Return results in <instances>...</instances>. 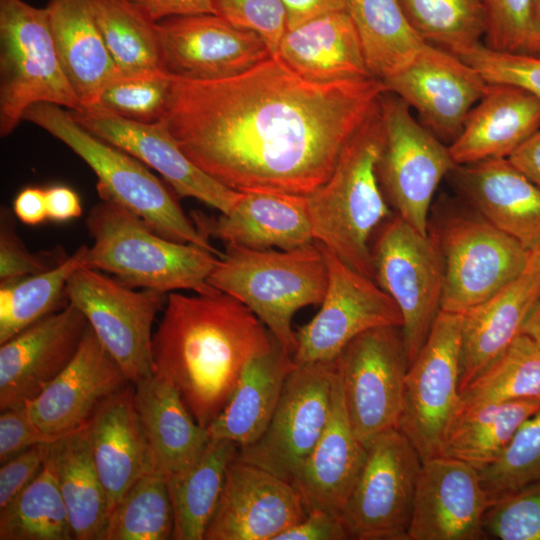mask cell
Segmentation results:
<instances>
[{
	"instance_id": "obj_3",
	"label": "cell",
	"mask_w": 540,
	"mask_h": 540,
	"mask_svg": "<svg viewBox=\"0 0 540 540\" xmlns=\"http://www.w3.org/2000/svg\"><path fill=\"white\" fill-rule=\"evenodd\" d=\"M86 227L93 244L86 248L84 267L109 273L131 288L164 294L216 290L208 278L220 255L162 237L117 204L101 200L90 209Z\"/></svg>"
},
{
	"instance_id": "obj_41",
	"label": "cell",
	"mask_w": 540,
	"mask_h": 540,
	"mask_svg": "<svg viewBox=\"0 0 540 540\" xmlns=\"http://www.w3.org/2000/svg\"><path fill=\"white\" fill-rule=\"evenodd\" d=\"M526 399L540 400V347L521 333L480 377L460 393L459 412Z\"/></svg>"
},
{
	"instance_id": "obj_60",
	"label": "cell",
	"mask_w": 540,
	"mask_h": 540,
	"mask_svg": "<svg viewBox=\"0 0 540 540\" xmlns=\"http://www.w3.org/2000/svg\"><path fill=\"white\" fill-rule=\"evenodd\" d=\"M533 23L537 38L538 56H540V0H534L533 5Z\"/></svg>"
},
{
	"instance_id": "obj_11",
	"label": "cell",
	"mask_w": 540,
	"mask_h": 540,
	"mask_svg": "<svg viewBox=\"0 0 540 540\" xmlns=\"http://www.w3.org/2000/svg\"><path fill=\"white\" fill-rule=\"evenodd\" d=\"M167 295L149 289L135 290L84 266L66 284L68 302L83 313L133 385L154 373L152 326Z\"/></svg>"
},
{
	"instance_id": "obj_18",
	"label": "cell",
	"mask_w": 540,
	"mask_h": 540,
	"mask_svg": "<svg viewBox=\"0 0 540 540\" xmlns=\"http://www.w3.org/2000/svg\"><path fill=\"white\" fill-rule=\"evenodd\" d=\"M383 83L387 91L414 108L420 123L448 146L462 132L488 85L459 56L428 43Z\"/></svg>"
},
{
	"instance_id": "obj_13",
	"label": "cell",
	"mask_w": 540,
	"mask_h": 540,
	"mask_svg": "<svg viewBox=\"0 0 540 540\" xmlns=\"http://www.w3.org/2000/svg\"><path fill=\"white\" fill-rule=\"evenodd\" d=\"M421 466L415 447L397 428L373 439L339 514L350 539L408 540Z\"/></svg>"
},
{
	"instance_id": "obj_57",
	"label": "cell",
	"mask_w": 540,
	"mask_h": 540,
	"mask_svg": "<svg viewBox=\"0 0 540 540\" xmlns=\"http://www.w3.org/2000/svg\"><path fill=\"white\" fill-rule=\"evenodd\" d=\"M14 215L24 224L35 226L48 220L45 189L26 187L15 197Z\"/></svg>"
},
{
	"instance_id": "obj_25",
	"label": "cell",
	"mask_w": 540,
	"mask_h": 540,
	"mask_svg": "<svg viewBox=\"0 0 540 540\" xmlns=\"http://www.w3.org/2000/svg\"><path fill=\"white\" fill-rule=\"evenodd\" d=\"M540 297V248L524 272L490 298L463 313L460 393L480 377L521 334Z\"/></svg>"
},
{
	"instance_id": "obj_40",
	"label": "cell",
	"mask_w": 540,
	"mask_h": 540,
	"mask_svg": "<svg viewBox=\"0 0 540 540\" xmlns=\"http://www.w3.org/2000/svg\"><path fill=\"white\" fill-rule=\"evenodd\" d=\"M86 248L80 246L48 270L0 284V344L68 304H62L68 302L66 284L83 266Z\"/></svg>"
},
{
	"instance_id": "obj_14",
	"label": "cell",
	"mask_w": 540,
	"mask_h": 540,
	"mask_svg": "<svg viewBox=\"0 0 540 540\" xmlns=\"http://www.w3.org/2000/svg\"><path fill=\"white\" fill-rule=\"evenodd\" d=\"M352 428L367 446L382 432L397 428L409 368L402 327L368 330L336 358Z\"/></svg>"
},
{
	"instance_id": "obj_28",
	"label": "cell",
	"mask_w": 540,
	"mask_h": 540,
	"mask_svg": "<svg viewBox=\"0 0 540 540\" xmlns=\"http://www.w3.org/2000/svg\"><path fill=\"white\" fill-rule=\"evenodd\" d=\"M85 428L110 515L132 484L153 471L134 385H127L103 401Z\"/></svg>"
},
{
	"instance_id": "obj_43",
	"label": "cell",
	"mask_w": 540,
	"mask_h": 540,
	"mask_svg": "<svg viewBox=\"0 0 540 540\" xmlns=\"http://www.w3.org/2000/svg\"><path fill=\"white\" fill-rule=\"evenodd\" d=\"M173 526L167 476L150 471L113 508L101 540H168Z\"/></svg>"
},
{
	"instance_id": "obj_39",
	"label": "cell",
	"mask_w": 540,
	"mask_h": 540,
	"mask_svg": "<svg viewBox=\"0 0 540 540\" xmlns=\"http://www.w3.org/2000/svg\"><path fill=\"white\" fill-rule=\"evenodd\" d=\"M0 540H74L49 455L34 480L0 509Z\"/></svg>"
},
{
	"instance_id": "obj_42",
	"label": "cell",
	"mask_w": 540,
	"mask_h": 540,
	"mask_svg": "<svg viewBox=\"0 0 540 540\" xmlns=\"http://www.w3.org/2000/svg\"><path fill=\"white\" fill-rule=\"evenodd\" d=\"M399 3L410 26L423 41L457 56L484 38L483 0H399Z\"/></svg>"
},
{
	"instance_id": "obj_27",
	"label": "cell",
	"mask_w": 540,
	"mask_h": 540,
	"mask_svg": "<svg viewBox=\"0 0 540 540\" xmlns=\"http://www.w3.org/2000/svg\"><path fill=\"white\" fill-rule=\"evenodd\" d=\"M366 458L367 448L356 436L347 413L337 365L328 424L291 480L307 512L320 509L339 516L361 474Z\"/></svg>"
},
{
	"instance_id": "obj_58",
	"label": "cell",
	"mask_w": 540,
	"mask_h": 540,
	"mask_svg": "<svg viewBox=\"0 0 540 540\" xmlns=\"http://www.w3.org/2000/svg\"><path fill=\"white\" fill-rule=\"evenodd\" d=\"M508 159L540 188V129L524 141Z\"/></svg>"
},
{
	"instance_id": "obj_34",
	"label": "cell",
	"mask_w": 540,
	"mask_h": 540,
	"mask_svg": "<svg viewBox=\"0 0 540 540\" xmlns=\"http://www.w3.org/2000/svg\"><path fill=\"white\" fill-rule=\"evenodd\" d=\"M74 540H101L109 502L96 469L86 428L64 435L50 448Z\"/></svg>"
},
{
	"instance_id": "obj_55",
	"label": "cell",
	"mask_w": 540,
	"mask_h": 540,
	"mask_svg": "<svg viewBox=\"0 0 540 540\" xmlns=\"http://www.w3.org/2000/svg\"><path fill=\"white\" fill-rule=\"evenodd\" d=\"M286 13L287 29H293L315 18L349 11V0H281Z\"/></svg>"
},
{
	"instance_id": "obj_30",
	"label": "cell",
	"mask_w": 540,
	"mask_h": 540,
	"mask_svg": "<svg viewBox=\"0 0 540 540\" xmlns=\"http://www.w3.org/2000/svg\"><path fill=\"white\" fill-rule=\"evenodd\" d=\"M275 56L315 83L374 77L349 11L330 13L287 29Z\"/></svg>"
},
{
	"instance_id": "obj_2",
	"label": "cell",
	"mask_w": 540,
	"mask_h": 540,
	"mask_svg": "<svg viewBox=\"0 0 540 540\" xmlns=\"http://www.w3.org/2000/svg\"><path fill=\"white\" fill-rule=\"evenodd\" d=\"M274 340L244 304L224 292H171L153 334L154 373L180 393L196 422L207 428L245 366Z\"/></svg>"
},
{
	"instance_id": "obj_50",
	"label": "cell",
	"mask_w": 540,
	"mask_h": 540,
	"mask_svg": "<svg viewBox=\"0 0 540 540\" xmlns=\"http://www.w3.org/2000/svg\"><path fill=\"white\" fill-rule=\"evenodd\" d=\"M65 258H57L51 252L30 251L16 231L13 210L1 207L0 284L48 270Z\"/></svg>"
},
{
	"instance_id": "obj_8",
	"label": "cell",
	"mask_w": 540,
	"mask_h": 540,
	"mask_svg": "<svg viewBox=\"0 0 540 540\" xmlns=\"http://www.w3.org/2000/svg\"><path fill=\"white\" fill-rule=\"evenodd\" d=\"M379 111L382 145L376 172L380 187L396 214L428 235L434 193L456 164L448 146L415 120L399 96L385 90Z\"/></svg>"
},
{
	"instance_id": "obj_6",
	"label": "cell",
	"mask_w": 540,
	"mask_h": 540,
	"mask_svg": "<svg viewBox=\"0 0 540 540\" xmlns=\"http://www.w3.org/2000/svg\"><path fill=\"white\" fill-rule=\"evenodd\" d=\"M23 120L64 143L95 173L103 201L117 204L141 218L156 233L221 255L195 227L176 197L141 161L83 128L68 109L38 103Z\"/></svg>"
},
{
	"instance_id": "obj_45",
	"label": "cell",
	"mask_w": 540,
	"mask_h": 540,
	"mask_svg": "<svg viewBox=\"0 0 540 540\" xmlns=\"http://www.w3.org/2000/svg\"><path fill=\"white\" fill-rule=\"evenodd\" d=\"M173 80L165 71L120 74L103 88L92 107L130 121L157 123L165 115Z\"/></svg>"
},
{
	"instance_id": "obj_48",
	"label": "cell",
	"mask_w": 540,
	"mask_h": 540,
	"mask_svg": "<svg viewBox=\"0 0 540 540\" xmlns=\"http://www.w3.org/2000/svg\"><path fill=\"white\" fill-rule=\"evenodd\" d=\"M490 84L519 87L540 98V56L500 52L479 43L459 55Z\"/></svg>"
},
{
	"instance_id": "obj_19",
	"label": "cell",
	"mask_w": 540,
	"mask_h": 540,
	"mask_svg": "<svg viewBox=\"0 0 540 540\" xmlns=\"http://www.w3.org/2000/svg\"><path fill=\"white\" fill-rule=\"evenodd\" d=\"M306 514L291 482L236 455L204 540H276Z\"/></svg>"
},
{
	"instance_id": "obj_16",
	"label": "cell",
	"mask_w": 540,
	"mask_h": 540,
	"mask_svg": "<svg viewBox=\"0 0 540 540\" xmlns=\"http://www.w3.org/2000/svg\"><path fill=\"white\" fill-rule=\"evenodd\" d=\"M318 244L327 266V288L318 313L296 332L295 365L332 361L360 334L403 325L397 305L374 279Z\"/></svg>"
},
{
	"instance_id": "obj_38",
	"label": "cell",
	"mask_w": 540,
	"mask_h": 540,
	"mask_svg": "<svg viewBox=\"0 0 540 540\" xmlns=\"http://www.w3.org/2000/svg\"><path fill=\"white\" fill-rule=\"evenodd\" d=\"M92 2L105 45L121 75L165 71L158 22L130 0Z\"/></svg>"
},
{
	"instance_id": "obj_31",
	"label": "cell",
	"mask_w": 540,
	"mask_h": 540,
	"mask_svg": "<svg viewBox=\"0 0 540 540\" xmlns=\"http://www.w3.org/2000/svg\"><path fill=\"white\" fill-rule=\"evenodd\" d=\"M137 410L149 447L152 469L165 476L191 466L210 440L180 393L153 373L134 384Z\"/></svg>"
},
{
	"instance_id": "obj_51",
	"label": "cell",
	"mask_w": 540,
	"mask_h": 540,
	"mask_svg": "<svg viewBox=\"0 0 540 540\" xmlns=\"http://www.w3.org/2000/svg\"><path fill=\"white\" fill-rule=\"evenodd\" d=\"M56 439L43 433L31 420L26 406L1 410L0 415V463L42 443Z\"/></svg>"
},
{
	"instance_id": "obj_22",
	"label": "cell",
	"mask_w": 540,
	"mask_h": 540,
	"mask_svg": "<svg viewBox=\"0 0 540 540\" xmlns=\"http://www.w3.org/2000/svg\"><path fill=\"white\" fill-rule=\"evenodd\" d=\"M490 499L478 470L435 456L419 472L408 540H481Z\"/></svg>"
},
{
	"instance_id": "obj_33",
	"label": "cell",
	"mask_w": 540,
	"mask_h": 540,
	"mask_svg": "<svg viewBox=\"0 0 540 540\" xmlns=\"http://www.w3.org/2000/svg\"><path fill=\"white\" fill-rule=\"evenodd\" d=\"M295 367L292 354L277 341L249 361L218 417L207 427L212 439H224L244 447L266 430L289 373Z\"/></svg>"
},
{
	"instance_id": "obj_4",
	"label": "cell",
	"mask_w": 540,
	"mask_h": 540,
	"mask_svg": "<svg viewBox=\"0 0 540 540\" xmlns=\"http://www.w3.org/2000/svg\"><path fill=\"white\" fill-rule=\"evenodd\" d=\"M381 145L378 103L344 147L330 178L306 196L315 241L372 279L370 239L392 216L376 172Z\"/></svg>"
},
{
	"instance_id": "obj_7",
	"label": "cell",
	"mask_w": 540,
	"mask_h": 540,
	"mask_svg": "<svg viewBox=\"0 0 540 540\" xmlns=\"http://www.w3.org/2000/svg\"><path fill=\"white\" fill-rule=\"evenodd\" d=\"M38 103L82 109L59 59L46 7L0 0L1 137Z\"/></svg>"
},
{
	"instance_id": "obj_9",
	"label": "cell",
	"mask_w": 540,
	"mask_h": 540,
	"mask_svg": "<svg viewBox=\"0 0 540 540\" xmlns=\"http://www.w3.org/2000/svg\"><path fill=\"white\" fill-rule=\"evenodd\" d=\"M377 230L371 246L373 278L401 313L410 365L441 311L443 259L431 233L421 234L397 214Z\"/></svg>"
},
{
	"instance_id": "obj_5",
	"label": "cell",
	"mask_w": 540,
	"mask_h": 540,
	"mask_svg": "<svg viewBox=\"0 0 540 540\" xmlns=\"http://www.w3.org/2000/svg\"><path fill=\"white\" fill-rule=\"evenodd\" d=\"M327 266L319 244L257 250L225 245L208 283L244 304L290 354L297 347L292 319L297 311L321 304Z\"/></svg>"
},
{
	"instance_id": "obj_24",
	"label": "cell",
	"mask_w": 540,
	"mask_h": 540,
	"mask_svg": "<svg viewBox=\"0 0 540 540\" xmlns=\"http://www.w3.org/2000/svg\"><path fill=\"white\" fill-rule=\"evenodd\" d=\"M205 238L249 249L290 250L315 242L307 197L270 192H240L228 213L189 214Z\"/></svg>"
},
{
	"instance_id": "obj_53",
	"label": "cell",
	"mask_w": 540,
	"mask_h": 540,
	"mask_svg": "<svg viewBox=\"0 0 540 540\" xmlns=\"http://www.w3.org/2000/svg\"><path fill=\"white\" fill-rule=\"evenodd\" d=\"M350 539L339 516L328 511L313 509L289 527L276 540H345Z\"/></svg>"
},
{
	"instance_id": "obj_36",
	"label": "cell",
	"mask_w": 540,
	"mask_h": 540,
	"mask_svg": "<svg viewBox=\"0 0 540 540\" xmlns=\"http://www.w3.org/2000/svg\"><path fill=\"white\" fill-rule=\"evenodd\" d=\"M540 410V400L500 402L460 411L439 456L462 461L476 470L492 463L522 423Z\"/></svg>"
},
{
	"instance_id": "obj_47",
	"label": "cell",
	"mask_w": 540,
	"mask_h": 540,
	"mask_svg": "<svg viewBox=\"0 0 540 540\" xmlns=\"http://www.w3.org/2000/svg\"><path fill=\"white\" fill-rule=\"evenodd\" d=\"M483 530L500 540H540V481L492 500Z\"/></svg>"
},
{
	"instance_id": "obj_35",
	"label": "cell",
	"mask_w": 540,
	"mask_h": 540,
	"mask_svg": "<svg viewBox=\"0 0 540 540\" xmlns=\"http://www.w3.org/2000/svg\"><path fill=\"white\" fill-rule=\"evenodd\" d=\"M238 449L239 446L232 441L210 438L191 466L167 476L173 510V540H204L227 468Z\"/></svg>"
},
{
	"instance_id": "obj_56",
	"label": "cell",
	"mask_w": 540,
	"mask_h": 540,
	"mask_svg": "<svg viewBox=\"0 0 540 540\" xmlns=\"http://www.w3.org/2000/svg\"><path fill=\"white\" fill-rule=\"evenodd\" d=\"M48 220L66 222L82 215L78 194L70 187L54 185L45 189Z\"/></svg>"
},
{
	"instance_id": "obj_29",
	"label": "cell",
	"mask_w": 540,
	"mask_h": 540,
	"mask_svg": "<svg viewBox=\"0 0 540 540\" xmlns=\"http://www.w3.org/2000/svg\"><path fill=\"white\" fill-rule=\"evenodd\" d=\"M540 129V98L513 85L490 84L448 146L456 165L508 158Z\"/></svg>"
},
{
	"instance_id": "obj_44",
	"label": "cell",
	"mask_w": 540,
	"mask_h": 540,
	"mask_svg": "<svg viewBox=\"0 0 540 540\" xmlns=\"http://www.w3.org/2000/svg\"><path fill=\"white\" fill-rule=\"evenodd\" d=\"M478 473L490 502L540 481V410L522 423L500 455Z\"/></svg>"
},
{
	"instance_id": "obj_32",
	"label": "cell",
	"mask_w": 540,
	"mask_h": 540,
	"mask_svg": "<svg viewBox=\"0 0 540 540\" xmlns=\"http://www.w3.org/2000/svg\"><path fill=\"white\" fill-rule=\"evenodd\" d=\"M50 28L64 72L83 108L96 104L120 72L96 21L92 0H49Z\"/></svg>"
},
{
	"instance_id": "obj_12",
	"label": "cell",
	"mask_w": 540,
	"mask_h": 540,
	"mask_svg": "<svg viewBox=\"0 0 540 540\" xmlns=\"http://www.w3.org/2000/svg\"><path fill=\"white\" fill-rule=\"evenodd\" d=\"M462 321L463 314L441 310L406 374L397 429L422 462L440 455L460 409Z\"/></svg>"
},
{
	"instance_id": "obj_1",
	"label": "cell",
	"mask_w": 540,
	"mask_h": 540,
	"mask_svg": "<svg viewBox=\"0 0 540 540\" xmlns=\"http://www.w3.org/2000/svg\"><path fill=\"white\" fill-rule=\"evenodd\" d=\"M385 90L375 77L311 82L271 56L226 79L174 78L161 121L222 185L307 196L330 178Z\"/></svg>"
},
{
	"instance_id": "obj_26",
	"label": "cell",
	"mask_w": 540,
	"mask_h": 540,
	"mask_svg": "<svg viewBox=\"0 0 540 540\" xmlns=\"http://www.w3.org/2000/svg\"><path fill=\"white\" fill-rule=\"evenodd\" d=\"M448 176L493 226L529 251L540 248V188L508 158L456 165Z\"/></svg>"
},
{
	"instance_id": "obj_10",
	"label": "cell",
	"mask_w": 540,
	"mask_h": 540,
	"mask_svg": "<svg viewBox=\"0 0 540 540\" xmlns=\"http://www.w3.org/2000/svg\"><path fill=\"white\" fill-rule=\"evenodd\" d=\"M444 264L441 310L463 314L516 280L531 251L480 214H452L429 230Z\"/></svg>"
},
{
	"instance_id": "obj_54",
	"label": "cell",
	"mask_w": 540,
	"mask_h": 540,
	"mask_svg": "<svg viewBox=\"0 0 540 540\" xmlns=\"http://www.w3.org/2000/svg\"><path fill=\"white\" fill-rule=\"evenodd\" d=\"M152 20L199 14H215L213 0H130Z\"/></svg>"
},
{
	"instance_id": "obj_46",
	"label": "cell",
	"mask_w": 540,
	"mask_h": 540,
	"mask_svg": "<svg viewBox=\"0 0 540 540\" xmlns=\"http://www.w3.org/2000/svg\"><path fill=\"white\" fill-rule=\"evenodd\" d=\"M484 45L490 49L538 55L533 23L534 0H483Z\"/></svg>"
},
{
	"instance_id": "obj_37",
	"label": "cell",
	"mask_w": 540,
	"mask_h": 540,
	"mask_svg": "<svg viewBox=\"0 0 540 540\" xmlns=\"http://www.w3.org/2000/svg\"><path fill=\"white\" fill-rule=\"evenodd\" d=\"M372 75L385 80L409 64L426 43L412 29L399 0H349Z\"/></svg>"
},
{
	"instance_id": "obj_15",
	"label": "cell",
	"mask_w": 540,
	"mask_h": 540,
	"mask_svg": "<svg viewBox=\"0 0 540 540\" xmlns=\"http://www.w3.org/2000/svg\"><path fill=\"white\" fill-rule=\"evenodd\" d=\"M336 374V359L295 365L266 430L237 457L291 482L328 424Z\"/></svg>"
},
{
	"instance_id": "obj_52",
	"label": "cell",
	"mask_w": 540,
	"mask_h": 540,
	"mask_svg": "<svg viewBox=\"0 0 540 540\" xmlns=\"http://www.w3.org/2000/svg\"><path fill=\"white\" fill-rule=\"evenodd\" d=\"M52 443H42L12 457L0 468V509L14 499L40 473Z\"/></svg>"
},
{
	"instance_id": "obj_20",
	"label": "cell",
	"mask_w": 540,
	"mask_h": 540,
	"mask_svg": "<svg viewBox=\"0 0 540 540\" xmlns=\"http://www.w3.org/2000/svg\"><path fill=\"white\" fill-rule=\"evenodd\" d=\"M69 112L83 128L159 173L178 197L197 199L220 213H228L234 206L240 192L195 165L162 121H130L95 107Z\"/></svg>"
},
{
	"instance_id": "obj_23",
	"label": "cell",
	"mask_w": 540,
	"mask_h": 540,
	"mask_svg": "<svg viewBox=\"0 0 540 540\" xmlns=\"http://www.w3.org/2000/svg\"><path fill=\"white\" fill-rule=\"evenodd\" d=\"M129 384L89 326L72 361L25 406L33 423L57 440L85 427L103 401Z\"/></svg>"
},
{
	"instance_id": "obj_17",
	"label": "cell",
	"mask_w": 540,
	"mask_h": 540,
	"mask_svg": "<svg viewBox=\"0 0 540 540\" xmlns=\"http://www.w3.org/2000/svg\"><path fill=\"white\" fill-rule=\"evenodd\" d=\"M164 70L174 78L213 81L242 74L271 57L264 39L216 14L158 21Z\"/></svg>"
},
{
	"instance_id": "obj_49",
	"label": "cell",
	"mask_w": 540,
	"mask_h": 540,
	"mask_svg": "<svg viewBox=\"0 0 540 540\" xmlns=\"http://www.w3.org/2000/svg\"><path fill=\"white\" fill-rule=\"evenodd\" d=\"M215 14L231 24L251 30L266 42L275 56L287 30L281 0H213Z\"/></svg>"
},
{
	"instance_id": "obj_59",
	"label": "cell",
	"mask_w": 540,
	"mask_h": 540,
	"mask_svg": "<svg viewBox=\"0 0 540 540\" xmlns=\"http://www.w3.org/2000/svg\"><path fill=\"white\" fill-rule=\"evenodd\" d=\"M521 333L530 337L540 347V297L526 318Z\"/></svg>"
},
{
	"instance_id": "obj_21",
	"label": "cell",
	"mask_w": 540,
	"mask_h": 540,
	"mask_svg": "<svg viewBox=\"0 0 540 540\" xmlns=\"http://www.w3.org/2000/svg\"><path fill=\"white\" fill-rule=\"evenodd\" d=\"M88 327L68 302L0 344V410L36 398L72 361Z\"/></svg>"
}]
</instances>
